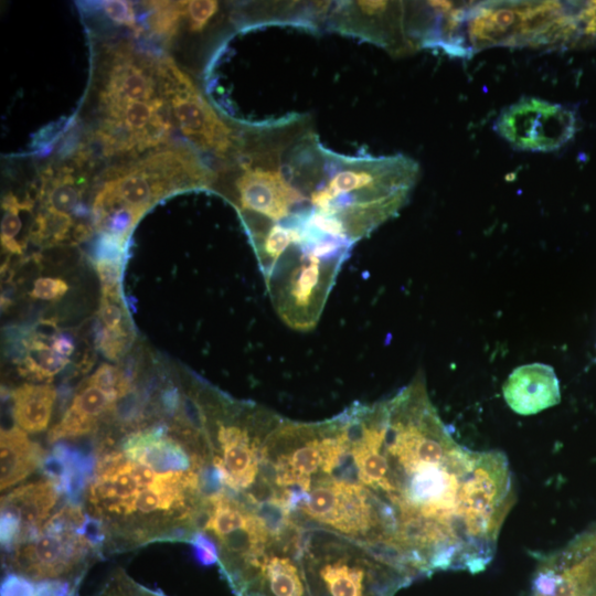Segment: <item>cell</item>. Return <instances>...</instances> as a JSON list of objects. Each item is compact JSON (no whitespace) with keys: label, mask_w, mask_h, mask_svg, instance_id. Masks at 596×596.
Returning a JSON list of instances; mask_svg holds the SVG:
<instances>
[{"label":"cell","mask_w":596,"mask_h":596,"mask_svg":"<svg viewBox=\"0 0 596 596\" xmlns=\"http://www.w3.org/2000/svg\"><path fill=\"white\" fill-rule=\"evenodd\" d=\"M299 530L220 570L234 596H310L297 546Z\"/></svg>","instance_id":"cell-7"},{"label":"cell","mask_w":596,"mask_h":596,"mask_svg":"<svg viewBox=\"0 0 596 596\" xmlns=\"http://www.w3.org/2000/svg\"><path fill=\"white\" fill-rule=\"evenodd\" d=\"M508 406L520 415H534L561 401L560 382L551 365L530 363L518 366L502 386Z\"/></svg>","instance_id":"cell-12"},{"label":"cell","mask_w":596,"mask_h":596,"mask_svg":"<svg viewBox=\"0 0 596 596\" xmlns=\"http://www.w3.org/2000/svg\"><path fill=\"white\" fill-rule=\"evenodd\" d=\"M98 315L99 323L108 333L129 339L128 316L120 299L103 296Z\"/></svg>","instance_id":"cell-22"},{"label":"cell","mask_w":596,"mask_h":596,"mask_svg":"<svg viewBox=\"0 0 596 596\" xmlns=\"http://www.w3.org/2000/svg\"><path fill=\"white\" fill-rule=\"evenodd\" d=\"M369 437L377 465L370 490L392 520L394 564L415 577L483 571L515 501L507 456L457 443L422 374L370 405Z\"/></svg>","instance_id":"cell-1"},{"label":"cell","mask_w":596,"mask_h":596,"mask_svg":"<svg viewBox=\"0 0 596 596\" xmlns=\"http://www.w3.org/2000/svg\"><path fill=\"white\" fill-rule=\"evenodd\" d=\"M26 351L19 370L23 376L34 381L52 380L68 363V358L54 351L40 336L26 343Z\"/></svg>","instance_id":"cell-18"},{"label":"cell","mask_w":596,"mask_h":596,"mask_svg":"<svg viewBox=\"0 0 596 596\" xmlns=\"http://www.w3.org/2000/svg\"><path fill=\"white\" fill-rule=\"evenodd\" d=\"M64 502L33 536L2 553L6 573L33 582L81 585L88 567L102 554L86 535L84 505Z\"/></svg>","instance_id":"cell-6"},{"label":"cell","mask_w":596,"mask_h":596,"mask_svg":"<svg viewBox=\"0 0 596 596\" xmlns=\"http://www.w3.org/2000/svg\"><path fill=\"white\" fill-rule=\"evenodd\" d=\"M68 290L67 284L55 277H40L33 284L30 295L42 300H56L63 297Z\"/></svg>","instance_id":"cell-27"},{"label":"cell","mask_w":596,"mask_h":596,"mask_svg":"<svg viewBox=\"0 0 596 596\" xmlns=\"http://www.w3.org/2000/svg\"><path fill=\"white\" fill-rule=\"evenodd\" d=\"M494 127L519 150L546 152L574 136L576 118L572 109L561 104L528 97L502 110Z\"/></svg>","instance_id":"cell-10"},{"label":"cell","mask_w":596,"mask_h":596,"mask_svg":"<svg viewBox=\"0 0 596 596\" xmlns=\"http://www.w3.org/2000/svg\"><path fill=\"white\" fill-rule=\"evenodd\" d=\"M57 393L50 384L25 383L15 387L10 397L12 415L25 433H40L47 428Z\"/></svg>","instance_id":"cell-17"},{"label":"cell","mask_w":596,"mask_h":596,"mask_svg":"<svg viewBox=\"0 0 596 596\" xmlns=\"http://www.w3.org/2000/svg\"><path fill=\"white\" fill-rule=\"evenodd\" d=\"M566 2H465L459 24L461 56L497 46L564 47Z\"/></svg>","instance_id":"cell-5"},{"label":"cell","mask_w":596,"mask_h":596,"mask_svg":"<svg viewBox=\"0 0 596 596\" xmlns=\"http://www.w3.org/2000/svg\"><path fill=\"white\" fill-rule=\"evenodd\" d=\"M217 172L189 146L168 147L136 162L114 167L97 192L92 213L127 207L143 214L163 196L183 190L207 189Z\"/></svg>","instance_id":"cell-4"},{"label":"cell","mask_w":596,"mask_h":596,"mask_svg":"<svg viewBox=\"0 0 596 596\" xmlns=\"http://www.w3.org/2000/svg\"><path fill=\"white\" fill-rule=\"evenodd\" d=\"M84 508L105 534V555L156 542H185L207 507L201 447L166 423L107 434L94 447Z\"/></svg>","instance_id":"cell-2"},{"label":"cell","mask_w":596,"mask_h":596,"mask_svg":"<svg viewBox=\"0 0 596 596\" xmlns=\"http://www.w3.org/2000/svg\"><path fill=\"white\" fill-rule=\"evenodd\" d=\"M50 340L51 348L58 354L68 358L73 353L75 344L71 336L61 332L52 336Z\"/></svg>","instance_id":"cell-28"},{"label":"cell","mask_w":596,"mask_h":596,"mask_svg":"<svg viewBox=\"0 0 596 596\" xmlns=\"http://www.w3.org/2000/svg\"><path fill=\"white\" fill-rule=\"evenodd\" d=\"M29 199L19 201L12 193L2 201L3 215L1 220V243L6 251L13 254H22L23 246L18 240L22 228L20 214L23 210L31 209Z\"/></svg>","instance_id":"cell-20"},{"label":"cell","mask_w":596,"mask_h":596,"mask_svg":"<svg viewBox=\"0 0 596 596\" xmlns=\"http://www.w3.org/2000/svg\"><path fill=\"white\" fill-rule=\"evenodd\" d=\"M143 6L155 35L169 40L177 34L185 17L187 1H148Z\"/></svg>","instance_id":"cell-19"},{"label":"cell","mask_w":596,"mask_h":596,"mask_svg":"<svg viewBox=\"0 0 596 596\" xmlns=\"http://www.w3.org/2000/svg\"><path fill=\"white\" fill-rule=\"evenodd\" d=\"M120 397L85 381L75 392L61 419L49 430L51 444L87 436L109 421Z\"/></svg>","instance_id":"cell-13"},{"label":"cell","mask_w":596,"mask_h":596,"mask_svg":"<svg viewBox=\"0 0 596 596\" xmlns=\"http://www.w3.org/2000/svg\"><path fill=\"white\" fill-rule=\"evenodd\" d=\"M326 30L372 43L394 56L418 50L407 31L403 1H333Z\"/></svg>","instance_id":"cell-9"},{"label":"cell","mask_w":596,"mask_h":596,"mask_svg":"<svg viewBox=\"0 0 596 596\" xmlns=\"http://www.w3.org/2000/svg\"><path fill=\"white\" fill-rule=\"evenodd\" d=\"M47 453L19 426L1 429L0 488L7 490L41 469Z\"/></svg>","instance_id":"cell-15"},{"label":"cell","mask_w":596,"mask_h":596,"mask_svg":"<svg viewBox=\"0 0 596 596\" xmlns=\"http://www.w3.org/2000/svg\"><path fill=\"white\" fill-rule=\"evenodd\" d=\"M102 9L114 23L127 26L136 33L141 32L131 2L124 0L104 1L102 2Z\"/></svg>","instance_id":"cell-25"},{"label":"cell","mask_w":596,"mask_h":596,"mask_svg":"<svg viewBox=\"0 0 596 596\" xmlns=\"http://www.w3.org/2000/svg\"><path fill=\"white\" fill-rule=\"evenodd\" d=\"M189 544H191L193 556L199 564L211 566L219 563L217 544L207 533L198 531Z\"/></svg>","instance_id":"cell-26"},{"label":"cell","mask_w":596,"mask_h":596,"mask_svg":"<svg viewBox=\"0 0 596 596\" xmlns=\"http://www.w3.org/2000/svg\"><path fill=\"white\" fill-rule=\"evenodd\" d=\"M297 546L310 596H393L414 579L321 528L300 525Z\"/></svg>","instance_id":"cell-3"},{"label":"cell","mask_w":596,"mask_h":596,"mask_svg":"<svg viewBox=\"0 0 596 596\" xmlns=\"http://www.w3.org/2000/svg\"><path fill=\"white\" fill-rule=\"evenodd\" d=\"M94 467V448L84 449L58 441L46 455L41 472L58 485L65 501L84 505L86 487Z\"/></svg>","instance_id":"cell-14"},{"label":"cell","mask_w":596,"mask_h":596,"mask_svg":"<svg viewBox=\"0 0 596 596\" xmlns=\"http://www.w3.org/2000/svg\"><path fill=\"white\" fill-rule=\"evenodd\" d=\"M63 497L58 485L44 477L15 487L1 498L2 553L33 536Z\"/></svg>","instance_id":"cell-11"},{"label":"cell","mask_w":596,"mask_h":596,"mask_svg":"<svg viewBox=\"0 0 596 596\" xmlns=\"http://www.w3.org/2000/svg\"><path fill=\"white\" fill-rule=\"evenodd\" d=\"M94 263L100 280L103 296L120 299L123 259H103Z\"/></svg>","instance_id":"cell-24"},{"label":"cell","mask_w":596,"mask_h":596,"mask_svg":"<svg viewBox=\"0 0 596 596\" xmlns=\"http://www.w3.org/2000/svg\"><path fill=\"white\" fill-rule=\"evenodd\" d=\"M96 596H167L163 593L150 589L134 578L123 568H116L105 581Z\"/></svg>","instance_id":"cell-21"},{"label":"cell","mask_w":596,"mask_h":596,"mask_svg":"<svg viewBox=\"0 0 596 596\" xmlns=\"http://www.w3.org/2000/svg\"><path fill=\"white\" fill-rule=\"evenodd\" d=\"M84 181L68 167L47 170L42 175L40 199L45 214L61 220L73 221L72 217H84L87 210L82 202Z\"/></svg>","instance_id":"cell-16"},{"label":"cell","mask_w":596,"mask_h":596,"mask_svg":"<svg viewBox=\"0 0 596 596\" xmlns=\"http://www.w3.org/2000/svg\"><path fill=\"white\" fill-rule=\"evenodd\" d=\"M221 13L220 2L213 0L187 1L185 17L191 33L205 31Z\"/></svg>","instance_id":"cell-23"},{"label":"cell","mask_w":596,"mask_h":596,"mask_svg":"<svg viewBox=\"0 0 596 596\" xmlns=\"http://www.w3.org/2000/svg\"><path fill=\"white\" fill-rule=\"evenodd\" d=\"M166 87L173 119L196 150L227 161L236 150L240 126L226 123L174 62L166 56Z\"/></svg>","instance_id":"cell-8"}]
</instances>
